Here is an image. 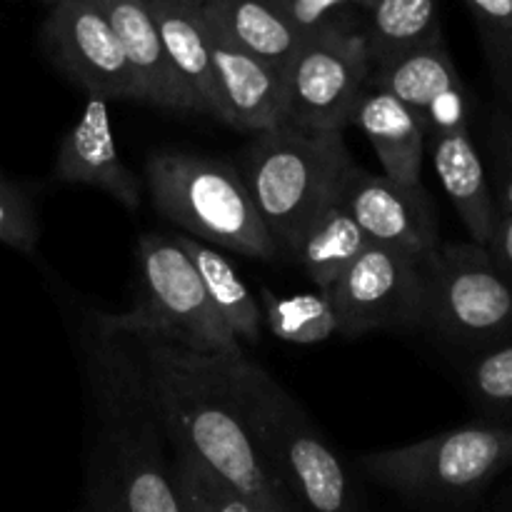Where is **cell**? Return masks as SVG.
Instances as JSON below:
<instances>
[{"instance_id":"1","label":"cell","mask_w":512,"mask_h":512,"mask_svg":"<svg viewBox=\"0 0 512 512\" xmlns=\"http://www.w3.org/2000/svg\"><path fill=\"white\" fill-rule=\"evenodd\" d=\"M73 338L88 410L85 500L110 512H180L168 435L130 335L88 310Z\"/></svg>"},{"instance_id":"2","label":"cell","mask_w":512,"mask_h":512,"mask_svg":"<svg viewBox=\"0 0 512 512\" xmlns=\"http://www.w3.org/2000/svg\"><path fill=\"white\" fill-rule=\"evenodd\" d=\"M128 335L143 365L168 443L185 445L225 483L243 493L258 512L290 505L265 473L240 418L228 375V355L195 353L153 333Z\"/></svg>"},{"instance_id":"3","label":"cell","mask_w":512,"mask_h":512,"mask_svg":"<svg viewBox=\"0 0 512 512\" xmlns=\"http://www.w3.org/2000/svg\"><path fill=\"white\" fill-rule=\"evenodd\" d=\"M228 375L260 463L293 510L360 512L343 460L298 400L245 353L228 358Z\"/></svg>"},{"instance_id":"4","label":"cell","mask_w":512,"mask_h":512,"mask_svg":"<svg viewBox=\"0 0 512 512\" xmlns=\"http://www.w3.org/2000/svg\"><path fill=\"white\" fill-rule=\"evenodd\" d=\"M353 165L343 130L280 123L255 135L243 180L278 250L288 253L305 225L338 203Z\"/></svg>"},{"instance_id":"5","label":"cell","mask_w":512,"mask_h":512,"mask_svg":"<svg viewBox=\"0 0 512 512\" xmlns=\"http://www.w3.org/2000/svg\"><path fill=\"white\" fill-rule=\"evenodd\" d=\"M145 183L153 208L190 238L255 260H273L280 253L243 175L228 163L158 150L145 163Z\"/></svg>"},{"instance_id":"6","label":"cell","mask_w":512,"mask_h":512,"mask_svg":"<svg viewBox=\"0 0 512 512\" xmlns=\"http://www.w3.org/2000/svg\"><path fill=\"white\" fill-rule=\"evenodd\" d=\"M360 468L410 503L460 508L512 468V428L490 420L460 425L418 443L363 455Z\"/></svg>"},{"instance_id":"7","label":"cell","mask_w":512,"mask_h":512,"mask_svg":"<svg viewBox=\"0 0 512 512\" xmlns=\"http://www.w3.org/2000/svg\"><path fill=\"white\" fill-rule=\"evenodd\" d=\"M420 330L475 353L512 340V283L478 243H440L420 258Z\"/></svg>"},{"instance_id":"8","label":"cell","mask_w":512,"mask_h":512,"mask_svg":"<svg viewBox=\"0 0 512 512\" xmlns=\"http://www.w3.org/2000/svg\"><path fill=\"white\" fill-rule=\"evenodd\" d=\"M140 290L133 310L105 313L123 333H153L203 355H243L240 340L218 318L178 235L145 233L138 243Z\"/></svg>"},{"instance_id":"9","label":"cell","mask_w":512,"mask_h":512,"mask_svg":"<svg viewBox=\"0 0 512 512\" xmlns=\"http://www.w3.org/2000/svg\"><path fill=\"white\" fill-rule=\"evenodd\" d=\"M363 25L348 15L308 33L285 68V125L308 130H343L360 93L370 83Z\"/></svg>"},{"instance_id":"10","label":"cell","mask_w":512,"mask_h":512,"mask_svg":"<svg viewBox=\"0 0 512 512\" xmlns=\"http://www.w3.org/2000/svg\"><path fill=\"white\" fill-rule=\"evenodd\" d=\"M423 255L368 245L328 290L343 338L373 330H420Z\"/></svg>"},{"instance_id":"11","label":"cell","mask_w":512,"mask_h":512,"mask_svg":"<svg viewBox=\"0 0 512 512\" xmlns=\"http://www.w3.org/2000/svg\"><path fill=\"white\" fill-rule=\"evenodd\" d=\"M40 45L60 73L88 95L105 100H140L130 65L115 30L95 0H60L48 8Z\"/></svg>"},{"instance_id":"12","label":"cell","mask_w":512,"mask_h":512,"mask_svg":"<svg viewBox=\"0 0 512 512\" xmlns=\"http://www.w3.org/2000/svg\"><path fill=\"white\" fill-rule=\"evenodd\" d=\"M338 205L353 218L370 245L425 255L443 243L433 203L423 185H400L383 173L353 165L340 188Z\"/></svg>"},{"instance_id":"13","label":"cell","mask_w":512,"mask_h":512,"mask_svg":"<svg viewBox=\"0 0 512 512\" xmlns=\"http://www.w3.org/2000/svg\"><path fill=\"white\" fill-rule=\"evenodd\" d=\"M205 18V15H203ZM213 53L218 115L230 128L265 133L285 118V70L245 53L205 20Z\"/></svg>"},{"instance_id":"14","label":"cell","mask_w":512,"mask_h":512,"mask_svg":"<svg viewBox=\"0 0 512 512\" xmlns=\"http://www.w3.org/2000/svg\"><path fill=\"white\" fill-rule=\"evenodd\" d=\"M53 175L60 183L103 190L128 210L140 208V178L120 158L108 100L98 95H88L83 113L65 133L55 155Z\"/></svg>"},{"instance_id":"15","label":"cell","mask_w":512,"mask_h":512,"mask_svg":"<svg viewBox=\"0 0 512 512\" xmlns=\"http://www.w3.org/2000/svg\"><path fill=\"white\" fill-rule=\"evenodd\" d=\"M115 30L125 60L138 83L140 103L168 110H188L183 88L165 58L158 25L148 0H95Z\"/></svg>"},{"instance_id":"16","label":"cell","mask_w":512,"mask_h":512,"mask_svg":"<svg viewBox=\"0 0 512 512\" xmlns=\"http://www.w3.org/2000/svg\"><path fill=\"white\" fill-rule=\"evenodd\" d=\"M148 5L163 40L165 58L188 100V110L215 118L218 85L203 10L173 0H148Z\"/></svg>"},{"instance_id":"17","label":"cell","mask_w":512,"mask_h":512,"mask_svg":"<svg viewBox=\"0 0 512 512\" xmlns=\"http://www.w3.org/2000/svg\"><path fill=\"white\" fill-rule=\"evenodd\" d=\"M350 123L358 125L368 143L373 145L385 178L400 185H423L425 158V125L418 115L385 93L378 85L368 83L360 93Z\"/></svg>"},{"instance_id":"18","label":"cell","mask_w":512,"mask_h":512,"mask_svg":"<svg viewBox=\"0 0 512 512\" xmlns=\"http://www.w3.org/2000/svg\"><path fill=\"white\" fill-rule=\"evenodd\" d=\"M425 143L430 145L440 185L458 210L470 240L485 248L498 220V205L490 190L488 168L475 148L470 128L433 133Z\"/></svg>"},{"instance_id":"19","label":"cell","mask_w":512,"mask_h":512,"mask_svg":"<svg viewBox=\"0 0 512 512\" xmlns=\"http://www.w3.org/2000/svg\"><path fill=\"white\" fill-rule=\"evenodd\" d=\"M200 10L230 43L280 70L288 68L305 38L278 0H205Z\"/></svg>"},{"instance_id":"20","label":"cell","mask_w":512,"mask_h":512,"mask_svg":"<svg viewBox=\"0 0 512 512\" xmlns=\"http://www.w3.org/2000/svg\"><path fill=\"white\" fill-rule=\"evenodd\" d=\"M370 83L408 105L418 115L420 123L435 105L465 90L443 35L408 53L395 55L385 63L373 65Z\"/></svg>"},{"instance_id":"21","label":"cell","mask_w":512,"mask_h":512,"mask_svg":"<svg viewBox=\"0 0 512 512\" xmlns=\"http://www.w3.org/2000/svg\"><path fill=\"white\" fill-rule=\"evenodd\" d=\"M368 245V238L360 233L353 218L333 203L305 225L288 248V255L313 280L315 290L328 293Z\"/></svg>"},{"instance_id":"22","label":"cell","mask_w":512,"mask_h":512,"mask_svg":"<svg viewBox=\"0 0 512 512\" xmlns=\"http://www.w3.org/2000/svg\"><path fill=\"white\" fill-rule=\"evenodd\" d=\"M178 240L193 260L205 295L218 318L228 325L230 333L238 340L258 343L260 333H263V313H260L258 298L250 293L238 270L213 245L200 243L190 235H178Z\"/></svg>"},{"instance_id":"23","label":"cell","mask_w":512,"mask_h":512,"mask_svg":"<svg viewBox=\"0 0 512 512\" xmlns=\"http://www.w3.org/2000/svg\"><path fill=\"white\" fill-rule=\"evenodd\" d=\"M363 33L370 63H385L443 35L440 0H373L365 10Z\"/></svg>"},{"instance_id":"24","label":"cell","mask_w":512,"mask_h":512,"mask_svg":"<svg viewBox=\"0 0 512 512\" xmlns=\"http://www.w3.org/2000/svg\"><path fill=\"white\" fill-rule=\"evenodd\" d=\"M260 295L263 323L283 343L315 345L340 335L338 315L323 290L280 298L268 288H260Z\"/></svg>"},{"instance_id":"25","label":"cell","mask_w":512,"mask_h":512,"mask_svg":"<svg viewBox=\"0 0 512 512\" xmlns=\"http://www.w3.org/2000/svg\"><path fill=\"white\" fill-rule=\"evenodd\" d=\"M170 473L180 512H258L243 493L225 483L185 445L170 443Z\"/></svg>"},{"instance_id":"26","label":"cell","mask_w":512,"mask_h":512,"mask_svg":"<svg viewBox=\"0 0 512 512\" xmlns=\"http://www.w3.org/2000/svg\"><path fill=\"white\" fill-rule=\"evenodd\" d=\"M460 375L485 420L512 428V340L468 353Z\"/></svg>"},{"instance_id":"27","label":"cell","mask_w":512,"mask_h":512,"mask_svg":"<svg viewBox=\"0 0 512 512\" xmlns=\"http://www.w3.org/2000/svg\"><path fill=\"white\" fill-rule=\"evenodd\" d=\"M38 238L40 228L33 203L20 185L0 173V243L23 255H33Z\"/></svg>"},{"instance_id":"28","label":"cell","mask_w":512,"mask_h":512,"mask_svg":"<svg viewBox=\"0 0 512 512\" xmlns=\"http://www.w3.org/2000/svg\"><path fill=\"white\" fill-rule=\"evenodd\" d=\"M485 150L490 158V190L500 213H512V120L498 105L485 118Z\"/></svg>"},{"instance_id":"29","label":"cell","mask_w":512,"mask_h":512,"mask_svg":"<svg viewBox=\"0 0 512 512\" xmlns=\"http://www.w3.org/2000/svg\"><path fill=\"white\" fill-rule=\"evenodd\" d=\"M485 53L512 50V0H465Z\"/></svg>"},{"instance_id":"30","label":"cell","mask_w":512,"mask_h":512,"mask_svg":"<svg viewBox=\"0 0 512 512\" xmlns=\"http://www.w3.org/2000/svg\"><path fill=\"white\" fill-rule=\"evenodd\" d=\"M373 0H278V5L283 8V13L293 20L295 28L303 35L313 33L320 25H325L328 20L345 15L348 10H368Z\"/></svg>"},{"instance_id":"31","label":"cell","mask_w":512,"mask_h":512,"mask_svg":"<svg viewBox=\"0 0 512 512\" xmlns=\"http://www.w3.org/2000/svg\"><path fill=\"white\" fill-rule=\"evenodd\" d=\"M490 83H493L495 95H498V108L512 120V50H500V53L485 55Z\"/></svg>"},{"instance_id":"32","label":"cell","mask_w":512,"mask_h":512,"mask_svg":"<svg viewBox=\"0 0 512 512\" xmlns=\"http://www.w3.org/2000/svg\"><path fill=\"white\" fill-rule=\"evenodd\" d=\"M485 250H488L495 268L512 283V213H500L498 210V220H495L493 235H490Z\"/></svg>"},{"instance_id":"33","label":"cell","mask_w":512,"mask_h":512,"mask_svg":"<svg viewBox=\"0 0 512 512\" xmlns=\"http://www.w3.org/2000/svg\"><path fill=\"white\" fill-rule=\"evenodd\" d=\"M493 512H512V483L500 493V498L495 500Z\"/></svg>"},{"instance_id":"34","label":"cell","mask_w":512,"mask_h":512,"mask_svg":"<svg viewBox=\"0 0 512 512\" xmlns=\"http://www.w3.org/2000/svg\"><path fill=\"white\" fill-rule=\"evenodd\" d=\"M85 508H88V512H110L108 508H103L100 503H93V500H85Z\"/></svg>"},{"instance_id":"35","label":"cell","mask_w":512,"mask_h":512,"mask_svg":"<svg viewBox=\"0 0 512 512\" xmlns=\"http://www.w3.org/2000/svg\"><path fill=\"white\" fill-rule=\"evenodd\" d=\"M173 3H183V5H193V8H203L205 0H173Z\"/></svg>"},{"instance_id":"36","label":"cell","mask_w":512,"mask_h":512,"mask_svg":"<svg viewBox=\"0 0 512 512\" xmlns=\"http://www.w3.org/2000/svg\"><path fill=\"white\" fill-rule=\"evenodd\" d=\"M40 3H43V5H45V8H53V5H58V3H60V0H40Z\"/></svg>"},{"instance_id":"37","label":"cell","mask_w":512,"mask_h":512,"mask_svg":"<svg viewBox=\"0 0 512 512\" xmlns=\"http://www.w3.org/2000/svg\"><path fill=\"white\" fill-rule=\"evenodd\" d=\"M273 512H295L293 508H290V505H280L278 510H273Z\"/></svg>"},{"instance_id":"38","label":"cell","mask_w":512,"mask_h":512,"mask_svg":"<svg viewBox=\"0 0 512 512\" xmlns=\"http://www.w3.org/2000/svg\"><path fill=\"white\" fill-rule=\"evenodd\" d=\"M80 512H88V508H85V505H83V510H80Z\"/></svg>"}]
</instances>
